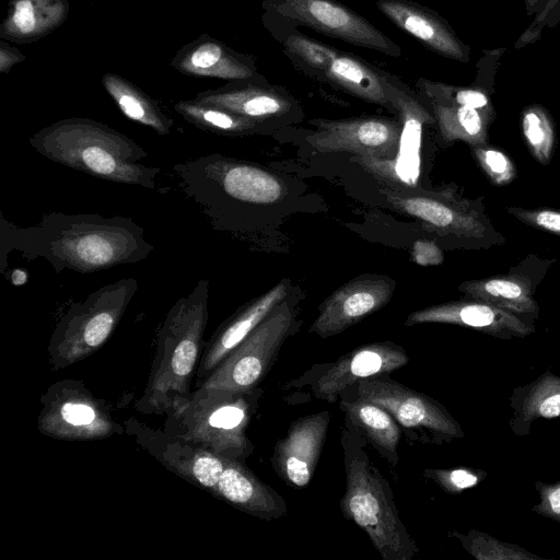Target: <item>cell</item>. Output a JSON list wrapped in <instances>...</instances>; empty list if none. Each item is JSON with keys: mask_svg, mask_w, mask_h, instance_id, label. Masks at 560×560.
<instances>
[{"mask_svg": "<svg viewBox=\"0 0 560 560\" xmlns=\"http://www.w3.org/2000/svg\"><path fill=\"white\" fill-rule=\"evenodd\" d=\"M102 83L126 117L151 128L160 136L171 132L173 120L142 90L113 73L104 74Z\"/></svg>", "mask_w": 560, "mask_h": 560, "instance_id": "f546056e", "label": "cell"}, {"mask_svg": "<svg viewBox=\"0 0 560 560\" xmlns=\"http://www.w3.org/2000/svg\"><path fill=\"white\" fill-rule=\"evenodd\" d=\"M261 387L231 390L199 386L164 416V431L226 459L245 463L254 444L247 430Z\"/></svg>", "mask_w": 560, "mask_h": 560, "instance_id": "5b68a950", "label": "cell"}, {"mask_svg": "<svg viewBox=\"0 0 560 560\" xmlns=\"http://www.w3.org/2000/svg\"><path fill=\"white\" fill-rule=\"evenodd\" d=\"M1 259L18 250L27 259L42 257L60 273H92L148 258L153 245L143 228L122 215L49 212L26 228L1 217Z\"/></svg>", "mask_w": 560, "mask_h": 560, "instance_id": "6da1fadb", "label": "cell"}, {"mask_svg": "<svg viewBox=\"0 0 560 560\" xmlns=\"http://www.w3.org/2000/svg\"><path fill=\"white\" fill-rule=\"evenodd\" d=\"M339 407L351 425L393 468L399 463L402 431L395 419L374 401L360 396L353 385L339 396Z\"/></svg>", "mask_w": 560, "mask_h": 560, "instance_id": "603a6c76", "label": "cell"}, {"mask_svg": "<svg viewBox=\"0 0 560 560\" xmlns=\"http://www.w3.org/2000/svg\"><path fill=\"white\" fill-rule=\"evenodd\" d=\"M394 289L395 282L387 277L352 280L324 301L308 331L322 338L341 334L385 306Z\"/></svg>", "mask_w": 560, "mask_h": 560, "instance_id": "e0dca14e", "label": "cell"}, {"mask_svg": "<svg viewBox=\"0 0 560 560\" xmlns=\"http://www.w3.org/2000/svg\"><path fill=\"white\" fill-rule=\"evenodd\" d=\"M276 13L351 45L376 50L390 57L401 55L400 47L364 16L335 0H266Z\"/></svg>", "mask_w": 560, "mask_h": 560, "instance_id": "8fae6325", "label": "cell"}, {"mask_svg": "<svg viewBox=\"0 0 560 560\" xmlns=\"http://www.w3.org/2000/svg\"><path fill=\"white\" fill-rule=\"evenodd\" d=\"M376 5L393 24L433 52L459 62L470 60V47L436 11L411 0H378Z\"/></svg>", "mask_w": 560, "mask_h": 560, "instance_id": "ffe728a7", "label": "cell"}, {"mask_svg": "<svg viewBox=\"0 0 560 560\" xmlns=\"http://www.w3.org/2000/svg\"><path fill=\"white\" fill-rule=\"evenodd\" d=\"M175 110L195 127L221 136L238 137L255 132L261 124L195 98L180 101Z\"/></svg>", "mask_w": 560, "mask_h": 560, "instance_id": "1f68e13d", "label": "cell"}, {"mask_svg": "<svg viewBox=\"0 0 560 560\" xmlns=\"http://www.w3.org/2000/svg\"><path fill=\"white\" fill-rule=\"evenodd\" d=\"M330 423L328 410L292 421L285 435L273 447L271 466L290 487L304 488L319 462Z\"/></svg>", "mask_w": 560, "mask_h": 560, "instance_id": "2e32d148", "label": "cell"}, {"mask_svg": "<svg viewBox=\"0 0 560 560\" xmlns=\"http://www.w3.org/2000/svg\"><path fill=\"white\" fill-rule=\"evenodd\" d=\"M0 56L1 73L9 72L13 65L21 62L25 58L21 51L3 42H1Z\"/></svg>", "mask_w": 560, "mask_h": 560, "instance_id": "b9f144b4", "label": "cell"}, {"mask_svg": "<svg viewBox=\"0 0 560 560\" xmlns=\"http://www.w3.org/2000/svg\"><path fill=\"white\" fill-rule=\"evenodd\" d=\"M536 284L517 267L514 273L463 282L459 290L474 300L489 303L534 324L539 315L534 299Z\"/></svg>", "mask_w": 560, "mask_h": 560, "instance_id": "484cf974", "label": "cell"}, {"mask_svg": "<svg viewBox=\"0 0 560 560\" xmlns=\"http://www.w3.org/2000/svg\"><path fill=\"white\" fill-rule=\"evenodd\" d=\"M138 289L135 278L101 287L73 303L56 324L48 343L52 371L95 353L112 336Z\"/></svg>", "mask_w": 560, "mask_h": 560, "instance_id": "8992f818", "label": "cell"}, {"mask_svg": "<svg viewBox=\"0 0 560 560\" xmlns=\"http://www.w3.org/2000/svg\"><path fill=\"white\" fill-rule=\"evenodd\" d=\"M313 124L317 129L307 140L319 152L353 153L374 161L393 160L398 152L400 121L386 117H360L317 119Z\"/></svg>", "mask_w": 560, "mask_h": 560, "instance_id": "5bb4252c", "label": "cell"}, {"mask_svg": "<svg viewBox=\"0 0 560 560\" xmlns=\"http://www.w3.org/2000/svg\"><path fill=\"white\" fill-rule=\"evenodd\" d=\"M11 280L14 285H22L27 281V272L21 269H14L11 273Z\"/></svg>", "mask_w": 560, "mask_h": 560, "instance_id": "ee69618b", "label": "cell"}, {"mask_svg": "<svg viewBox=\"0 0 560 560\" xmlns=\"http://www.w3.org/2000/svg\"><path fill=\"white\" fill-rule=\"evenodd\" d=\"M212 495L261 520H277L288 511L284 498L238 460L225 458Z\"/></svg>", "mask_w": 560, "mask_h": 560, "instance_id": "7402d4cb", "label": "cell"}, {"mask_svg": "<svg viewBox=\"0 0 560 560\" xmlns=\"http://www.w3.org/2000/svg\"><path fill=\"white\" fill-rule=\"evenodd\" d=\"M524 138L540 164H548L555 147V129L550 114L538 104L525 107L521 115Z\"/></svg>", "mask_w": 560, "mask_h": 560, "instance_id": "e575fe53", "label": "cell"}, {"mask_svg": "<svg viewBox=\"0 0 560 560\" xmlns=\"http://www.w3.org/2000/svg\"><path fill=\"white\" fill-rule=\"evenodd\" d=\"M406 350L392 341L362 345L331 362L312 365L284 389L307 387L313 397L329 402L339 400L341 393L358 382L376 377L405 366Z\"/></svg>", "mask_w": 560, "mask_h": 560, "instance_id": "30bf717a", "label": "cell"}, {"mask_svg": "<svg viewBox=\"0 0 560 560\" xmlns=\"http://www.w3.org/2000/svg\"><path fill=\"white\" fill-rule=\"evenodd\" d=\"M383 71L358 56L339 50L324 81L369 103L396 112L383 86Z\"/></svg>", "mask_w": 560, "mask_h": 560, "instance_id": "f1b7e54d", "label": "cell"}, {"mask_svg": "<svg viewBox=\"0 0 560 560\" xmlns=\"http://www.w3.org/2000/svg\"><path fill=\"white\" fill-rule=\"evenodd\" d=\"M296 302L287 298L199 385L231 390L258 387L299 327ZM197 386V387H199Z\"/></svg>", "mask_w": 560, "mask_h": 560, "instance_id": "52a82bcc", "label": "cell"}, {"mask_svg": "<svg viewBox=\"0 0 560 560\" xmlns=\"http://www.w3.org/2000/svg\"><path fill=\"white\" fill-rule=\"evenodd\" d=\"M353 387L360 396L383 407L410 442L441 446L465 436L444 405L396 382L389 374L362 380Z\"/></svg>", "mask_w": 560, "mask_h": 560, "instance_id": "9c48e42d", "label": "cell"}, {"mask_svg": "<svg viewBox=\"0 0 560 560\" xmlns=\"http://www.w3.org/2000/svg\"><path fill=\"white\" fill-rule=\"evenodd\" d=\"M548 0H525V10L527 15H533L538 13Z\"/></svg>", "mask_w": 560, "mask_h": 560, "instance_id": "7bdbcfd3", "label": "cell"}, {"mask_svg": "<svg viewBox=\"0 0 560 560\" xmlns=\"http://www.w3.org/2000/svg\"><path fill=\"white\" fill-rule=\"evenodd\" d=\"M560 22V0H548L545 7L535 14L534 21L515 42V48L520 49L528 44L536 43L544 27H553Z\"/></svg>", "mask_w": 560, "mask_h": 560, "instance_id": "74e56055", "label": "cell"}, {"mask_svg": "<svg viewBox=\"0 0 560 560\" xmlns=\"http://www.w3.org/2000/svg\"><path fill=\"white\" fill-rule=\"evenodd\" d=\"M504 51L505 48L483 50V56L477 63L476 80L469 86L450 85L420 78L417 81V88L428 103L493 109L490 95L493 92L494 75Z\"/></svg>", "mask_w": 560, "mask_h": 560, "instance_id": "83f0119b", "label": "cell"}, {"mask_svg": "<svg viewBox=\"0 0 560 560\" xmlns=\"http://www.w3.org/2000/svg\"><path fill=\"white\" fill-rule=\"evenodd\" d=\"M209 281L179 298L167 312L158 334L149 380L136 410L142 415H165L187 398L203 349L209 318Z\"/></svg>", "mask_w": 560, "mask_h": 560, "instance_id": "3957f363", "label": "cell"}, {"mask_svg": "<svg viewBox=\"0 0 560 560\" xmlns=\"http://www.w3.org/2000/svg\"><path fill=\"white\" fill-rule=\"evenodd\" d=\"M441 137L446 142L463 140L470 145L488 144V127L494 109L429 103Z\"/></svg>", "mask_w": 560, "mask_h": 560, "instance_id": "4dcf8cb0", "label": "cell"}, {"mask_svg": "<svg viewBox=\"0 0 560 560\" xmlns=\"http://www.w3.org/2000/svg\"><path fill=\"white\" fill-rule=\"evenodd\" d=\"M509 404L513 409L509 428L516 436L529 435L534 421L560 417V375L546 370L534 381L514 387Z\"/></svg>", "mask_w": 560, "mask_h": 560, "instance_id": "4316f807", "label": "cell"}, {"mask_svg": "<svg viewBox=\"0 0 560 560\" xmlns=\"http://www.w3.org/2000/svg\"><path fill=\"white\" fill-rule=\"evenodd\" d=\"M285 54L304 71L324 80L338 54V49L310 38L303 34L289 35L284 43Z\"/></svg>", "mask_w": 560, "mask_h": 560, "instance_id": "836d02e7", "label": "cell"}, {"mask_svg": "<svg viewBox=\"0 0 560 560\" xmlns=\"http://www.w3.org/2000/svg\"><path fill=\"white\" fill-rule=\"evenodd\" d=\"M42 156L113 183L156 188L160 168L140 161L148 152L126 135L90 118H66L46 126L28 139Z\"/></svg>", "mask_w": 560, "mask_h": 560, "instance_id": "7a4b0ae2", "label": "cell"}, {"mask_svg": "<svg viewBox=\"0 0 560 560\" xmlns=\"http://www.w3.org/2000/svg\"><path fill=\"white\" fill-rule=\"evenodd\" d=\"M487 145L472 147V152L481 167L495 184L505 185L510 183L516 175L513 163L503 152Z\"/></svg>", "mask_w": 560, "mask_h": 560, "instance_id": "8d00e7d4", "label": "cell"}, {"mask_svg": "<svg viewBox=\"0 0 560 560\" xmlns=\"http://www.w3.org/2000/svg\"><path fill=\"white\" fill-rule=\"evenodd\" d=\"M422 475L444 492L459 494L481 482L487 477V471L463 466L455 468H428L423 470Z\"/></svg>", "mask_w": 560, "mask_h": 560, "instance_id": "d590c367", "label": "cell"}, {"mask_svg": "<svg viewBox=\"0 0 560 560\" xmlns=\"http://www.w3.org/2000/svg\"><path fill=\"white\" fill-rule=\"evenodd\" d=\"M345 492L340 510L370 538L383 560H412L420 548L402 523L389 482L370 460L366 441L343 419Z\"/></svg>", "mask_w": 560, "mask_h": 560, "instance_id": "277c9868", "label": "cell"}, {"mask_svg": "<svg viewBox=\"0 0 560 560\" xmlns=\"http://www.w3.org/2000/svg\"><path fill=\"white\" fill-rule=\"evenodd\" d=\"M382 82L401 124L398 152L389 161H363L372 170H381L384 173L389 168L400 182L415 185L420 174L422 127L424 124L435 122V118L410 88L398 78L384 70Z\"/></svg>", "mask_w": 560, "mask_h": 560, "instance_id": "9a60e30c", "label": "cell"}, {"mask_svg": "<svg viewBox=\"0 0 560 560\" xmlns=\"http://www.w3.org/2000/svg\"><path fill=\"white\" fill-rule=\"evenodd\" d=\"M412 258L421 266H433L443 261V253L433 242L417 241L413 244Z\"/></svg>", "mask_w": 560, "mask_h": 560, "instance_id": "60d3db41", "label": "cell"}, {"mask_svg": "<svg viewBox=\"0 0 560 560\" xmlns=\"http://www.w3.org/2000/svg\"><path fill=\"white\" fill-rule=\"evenodd\" d=\"M289 281L282 280L262 295L240 307L215 329L210 339L203 343L196 372L197 386L289 296Z\"/></svg>", "mask_w": 560, "mask_h": 560, "instance_id": "d6986e66", "label": "cell"}, {"mask_svg": "<svg viewBox=\"0 0 560 560\" xmlns=\"http://www.w3.org/2000/svg\"><path fill=\"white\" fill-rule=\"evenodd\" d=\"M69 10L68 0H11L0 36L18 44L36 42L58 28Z\"/></svg>", "mask_w": 560, "mask_h": 560, "instance_id": "d4e9b609", "label": "cell"}, {"mask_svg": "<svg viewBox=\"0 0 560 560\" xmlns=\"http://www.w3.org/2000/svg\"><path fill=\"white\" fill-rule=\"evenodd\" d=\"M172 65L180 72L231 81L258 77L252 57L234 51L225 44L202 36L184 47Z\"/></svg>", "mask_w": 560, "mask_h": 560, "instance_id": "cb8c5ba5", "label": "cell"}, {"mask_svg": "<svg viewBox=\"0 0 560 560\" xmlns=\"http://www.w3.org/2000/svg\"><path fill=\"white\" fill-rule=\"evenodd\" d=\"M453 324L469 327L486 335L509 340L525 338L535 331V325L522 317L489 303L471 300L432 305L412 312L406 326L418 324Z\"/></svg>", "mask_w": 560, "mask_h": 560, "instance_id": "ac0fdd59", "label": "cell"}, {"mask_svg": "<svg viewBox=\"0 0 560 560\" xmlns=\"http://www.w3.org/2000/svg\"><path fill=\"white\" fill-rule=\"evenodd\" d=\"M122 423L126 434L164 467L211 494L214 492L225 458L164 430L151 428L135 417Z\"/></svg>", "mask_w": 560, "mask_h": 560, "instance_id": "4fadbf2b", "label": "cell"}, {"mask_svg": "<svg viewBox=\"0 0 560 560\" xmlns=\"http://www.w3.org/2000/svg\"><path fill=\"white\" fill-rule=\"evenodd\" d=\"M450 537L456 538L463 548L478 560H541V558L523 547L499 540L481 530L470 529L467 533L452 530Z\"/></svg>", "mask_w": 560, "mask_h": 560, "instance_id": "d6a6232c", "label": "cell"}, {"mask_svg": "<svg viewBox=\"0 0 560 560\" xmlns=\"http://www.w3.org/2000/svg\"><path fill=\"white\" fill-rule=\"evenodd\" d=\"M400 211L420 219L441 235H452L477 248H489L504 241L483 212L481 198L476 202L455 197L388 196Z\"/></svg>", "mask_w": 560, "mask_h": 560, "instance_id": "7c38bea8", "label": "cell"}, {"mask_svg": "<svg viewBox=\"0 0 560 560\" xmlns=\"http://www.w3.org/2000/svg\"><path fill=\"white\" fill-rule=\"evenodd\" d=\"M195 100L261 125L271 118L283 117L296 106L285 89L258 82L257 77L231 81L217 90L200 92Z\"/></svg>", "mask_w": 560, "mask_h": 560, "instance_id": "44dd1931", "label": "cell"}, {"mask_svg": "<svg viewBox=\"0 0 560 560\" xmlns=\"http://www.w3.org/2000/svg\"><path fill=\"white\" fill-rule=\"evenodd\" d=\"M539 502L530 508L536 514L560 524V480L556 482L535 481Z\"/></svg>", "mask_w": 560, "mask_h": 560, "instance_id": "ab89813d", "label": "cell"}, {"mask_svg": "<svg viewBox=\"0 0 560 560\" xmlns=\"http://www.w3.org/2000/svg\"><path fill=\"white\" fill-rule=\"evenodd\" d=\"M506 211L527 225L560 236V210L509 207Z\"/></svg>", "mask_w": 560, "mask_h": 560, "instance_id": "f35d334b", "label": "cell"}, {"mask_svg": "<svg viewBox=\"0 0 560 560\" xmlns=\"http://www.w3.org/2000/svg\"><path fill=\"white\" fill-rule=\"evenodd\" d=\"M40 406L37 429L51 439L95 441L126 433L113 406L79 380L51 384L42 395Z\"/></svg>", "mask_w": 560, "mask_h": 560, "instance_id": "ba28073f", "label": "cell"}]
</instances>
